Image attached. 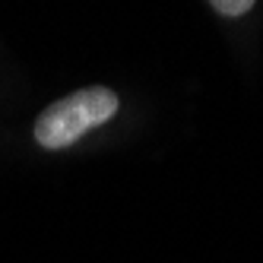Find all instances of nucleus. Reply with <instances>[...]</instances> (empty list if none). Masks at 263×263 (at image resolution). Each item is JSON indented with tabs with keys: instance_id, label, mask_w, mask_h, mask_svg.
Masks as SVG:
<instances>
[{
	"instance_id": "nucleus-2",
	"label": "nucleus",
	"mask_w": 263,
	"mask_h": 263,
	"mask_svg": "<svg viewBox=\"0 0 263 263\" xmlns=\"http://www.w3.org/2000/svg\"><path fill=\"white\" fill-rule=\"evenodd\" d=\"M210 7L222 16H229V20H238L254 7V0H210Z\"/></svg>"
},
{
	"instance_id": "nucleus-1",
	"label": "nucleus",
	"mask_w": 263,
	"mask_h": 263,
	"mask_svg": "<svg viewBox=\"0 0 263 263\" xmlns=\"http://www.w3.org/2000/svg\"><path fill=\"white\" fill-rule=\"evenodd\" d=\"M118 115V96L105 86L77 89L48 105L35 121V140L42 149H67L83 134L108 124Z\"/></svg>"
}]
</instances>
